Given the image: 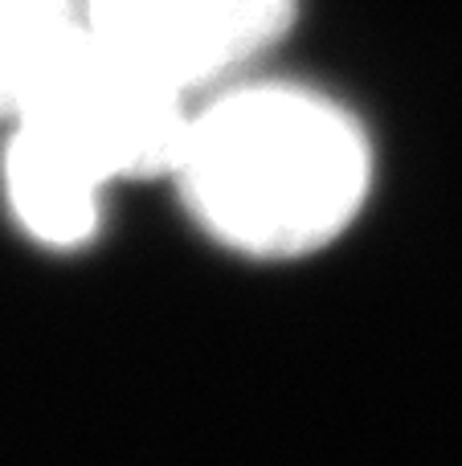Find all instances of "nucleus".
Segmentation results:
<instances>
[{"instance_id": "nucleus-1", "label": "nucleus", "mask_w": 462, "mask_h": 466, "mask_svg": "<svg viewBox=\"0 0 462 466\" xmlns=\"http://www.w3.org/2000/svg\"><path fill=\"white\" fill-rule=\"evenodd\" d=\"M368 144L336 103L295 86L234 90L188 123L176 177L196 221L250 258H299L352 226Z\"/></svg>"}, {"instance_id": "nucleus-5", "label": "nucleus", "mask_w": 462, "mask_h": 466, "mask_svg": "<svg viewBox=\"0 0 462 466\" xmlns=\"http://www.w3.org/2000/svg\"><path fill=\"white\" fill-rule=\"evenodd\" d=\"M82 29L78 0H0V119H21Z\"/></svg>"}, {"instance_id": "nucleus-2", "label": "nucleus", "mask_w": 462, "mask_h": 466, "mask_svg": "<svg viewBox=\"0 0 462 466\" xmlns=\"http://www.w3.org/2000/svg\"><path fill=\"white\" fill-rule=\"evenodd\" d=\"M16 123L37 127L106 185L176 172L193 115L176 86L82 29Z\"/></svg>"}, {"instance_id": "nucleus-4", "label": "nucleus", "mask_w": 462, "mask_h": 466, "mask_svg": "<svg viewBox=\"0 0 462 466\" xmlns=\"http://www.w3.org/2000/svg\"><path fill=\"white\" fill-rule=\"evenodd\" d=\"M5 180L16 218L37 241L78 246L95 233L103 180L29 123H16L5 160Z\"/></svg>"}, {"instance_id": "nucleus-3", "label": "nucleus", "mask_w": 462, "mask_h": 466, "mask_svg": "<svg viewBox=\"0 0 462 466\" xmlns=\"http://www.w3.org/2000/svg\"><path fill=\"white\" fill-rule=\"evenodd\" d=\"M86 29L188 95L275 46L295 0H86Z\"/></svg>"}]
</instances>
